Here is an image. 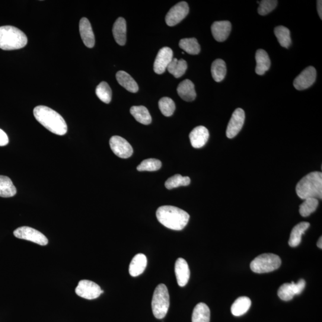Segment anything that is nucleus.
<instances>
[{
  "mask_svg": "<svg viewBox=\"0 0 322 322\" xmlns=\"http://www.w3.org/2000/svg\"><path fill=\"white\" fill-rule=\"evenodd\" d=\"M14 234L16 238L21 239V240H27L34 242V243L45 246L48 244L47 238L42 233L32 228L24 226V227L19 228L15 230Z\"/></svg>",
  "mask_w": 322,
  "mask_h": 322,
  "instance_id": "nucleus-7",
  "label": "nucleus"
},
{
  "mask_svg": "<svg viewBox=\"0 0 322 322\" xmlns=\"http://www.w3.org/2000/svg\"><path fill=\"white\" fill-rule=\"evenodd\" d=\"M28 38L23 32L13 26L0 27V49L14 50L27 45Z\"/></svg>",
  "mask_w": 322,
  "mask_h": 322,
  "instance_id": "nucleus-4",
  "label": "nucleus"
},
{
  "mask_svg": "<svg viewBox=\"0 0 322 322\" xmlns=\"http://www.w3.org/2000/svg\"><path fill=\"white\" fill-rule=\"evenodd\" d=\"M296 192L302 199H321L322 174L315 171L306 175L296 186Z\"/></svg>",
  "mask_w": 322,
  "mask_h": 322,
  "instance_id": "nucleus-3",
  "label": "nucleus"
},
{
  "mask_svg": "<svg viewBox=\"0 0 322 322\" xmlns=\"http://www.w3.org/2000/svg\"><path fill=\"white\" fill-rule=\"evenodd\" d=\"M318 205V200L315 198H308L299 206V213L301 216L306 218L316 210Z\"/></svg>",
  "mask_w": 322,
  "mask_h": 322,
  "instance_id": "nucleus-34",
  "label": "nucleus"
},
{
  "mask_svg": "<svg viewBox=\"0 0 322 322\" xmlns=\"http://www.w3.org/2000/svg\"><path fill=\"white\" fill-rule=\"evenodd\" d=\"M95 94L99 99L105 103H110L112 100V90L109 84L101 82L95 89Z\"/></svg>",
  "mask_w": 322,
  "mask_h": 322,
  "instance_id": "nucleus-33",
  "label": "nucleus"
},
{
  "mask_svg": "<svg viewBox=\"0 0 322 322\" xmlns=\"http://www.w3.org/2000/svg\"><path fill=\"white\" fill-rule=\"evenodd\" d=\"M110 144L112 151L117 157L121 158H129L133 154V149L125 139L119 136L112 137Z\"/></svg>",
  "mask_w": 322,
  "mask_h": 322,
  "instance_id": "nucleus-10",
  "label": "nucleus"
},
{
  "mask_svg": "<svg viewBox=\"0 0 322 322\" xmlns=\"http://www.w3.org/2000/svg\"><path fill=\"white\" fill-rule=\"evenodd\" d=\"M310 226V223L308 222H301L293 228L289 240L290 247H296L300 244L302 235L307 230Z\"/></svg>",
  "mask_w": 322,
  "mask_h": 322,
  "instance_id": "nucleus-21",
  "label": "nucleus"
},
{
  "mask_svg": "<svg viewBox=\"0 0 322 322\" xmlns=\"http://www.w3.org/2000/svg\"><path fill=\"white\" fill-rule=\"evenodd\" d=\"M227 72L226 63L222 59H216L213 62L211 66V74L212 78L216 82L223 80Z\"/></svg>",
  "mask_w": 322,
  "mask_h": 322,
  "instance_id": "nucleus-29",
  "label": "nucleus"
},
{
  "mask_svg": "<svg viewBox=\"0 0 322 322\" xmlns=\"http://www.w3.org/2000/svg\"><path fill=\"white\" fill-rule=\"evenodd\" d=\"M189 12L187 3L181 2L173 6L168 12L165 17L166 23L170 27H173L183 20Z\"/></svg>",
  "mask_w": 322,
  "mask_h": 322,
  "instance_id": "nucleus-9",
  "label": "nucleus"
},
{
  "mask_svg": "<svg viewBox=\"0 0 322 322\" xmlns=\"http://www.w3.org/2000/svg\"><path fill=\"white\" fill-rule=\"evenodd\" d=\"M9 138L4 131L0 129V146H5L8 145Z\"/></svg>",
  "mask_w": 322,
  "mask_h": 322,
  "instance_id": "nucleus-40",
  "label": "nucleus"
},
{
  "mask_svg": "<svg viewBox=\"0 0 322 322\" xmlns=\"http://www.w3.org/2000/svg\"><path fill=\"white\" fill-rule=\"evenodd\" d=\"M256 59V72L258 75H263L270 68L271 62L269 56L265 50L259 49L257 51Z\"/></svg>",
  "mask_w": 322,
  "mask_h": 322,
  "instance_id": "nucleus-23",
  "label": "nucleus"
},
{
  "mask_svg": "<svg viewBox=\"0 0 322 322\" xmlns=\"http://www.w3.org/2000/svg\"><path fill=\"white\" fill-rule=\"evenodd\" d=\"M175 273L178 285L181 287L186 286L189 281L190 272L189 266L183 258H178L175 262Z\"/></svg>",
  "mask_w": 322,
  "mask_h": 322,
  "instance_id": "nucleus-15",
  "label": "nucleus"
},
{
  "mask_svg": "<svg viewBox=\"0 0 322 322\" xmlns=\"http://www.w3.org/2000/svg\"><path fill=\"white\" fill-rule=\"evenodd\" d=\"M173 59V52L170 47H165L159 51L156 57L154 70L157 74H162L167 69Z\"/></svg>",
  "mask_w": 322,
  "mask_h": 322,
  "instance_id": "nucleus-12",
  "label": "nucleus"
},
{
  "mask_svg": "<svg viewBox=\"0 0 322 322\" xmlns=\"http://www.w3.org/2000/svg\"><path fill=\"white\" fill-rule=\"evenodd\" d=\"M130 113L137 121L144 125L152 122V117L147 108L143 106H134L131 108Z\"/></svg>",
  "mask_w": 322,
  "mask_h": 322,
  "instance_id": "nucleus-25",
  "label": "nucleus"
},
{
  "mask_svg": "<svg viewBox=\"0 0 322 322\" xmlns=\"http://www.w3.org/2000/svg\"><path fill=\"white\" fill-rule=\"evenodd\" d=\"M75 293L83 298L94 299L99 297L103 291L97 283L91 280H82L79 282Z\"/></svg>",
  "mask_w": 322,
  "mask_h": 322,
  "instance_id": "nucleus-8",
  "label": "nucleus"
},
{
  "mask_svg": "<svg viewBox=\"0 0 322 322\" xmlns=\"http://www.w3.org/2000/svg\"><path fill=\"white\" fill-rule=\"evenodd\" d=\"M192 322H209L210 310L208 305L200 302L194 308L192 317Z\"/></svg>",
  "mask_w": 322,
  "mask_h": 322,
  "instance_id": "nucleus-26",
  "label": "nucleus"
},
{
  "mask_svg": "<svg viewBox=\"0 0 322 322\" xmlns=\"http://www.w3.org/2000/svg\"><path fill=\"white\" fill-rule=\"evenodd\" d=\"M187 68L186 61L183 59L178 60L175 58L172 60L170 65L168 66L167 70L174 77L178 78L185 74Z\"/></svg>",
  "mask_w": 322,
  "mask_h": 322,
  "instance_id": "nucleus-28",
  "label": "nucleus"
},
{
  "mask_svg": "<svg viewBox=\"0 0 322 322\" xmlns=\"http://www.w3.org/2000/svg\"><path fill=\"white\" fill-rule=\"evenodd\" d=\"M113 33L115 40L120 46H124L127 41V25L125 19L119 18L115 22Z\"/></svg>",
  "mask_w": 322,
  "mask_h": 322,
  "instance_id": "nucleus-20",
  "label": "nucleus"
},
{
  "mask_svg": "<svg viewBox=\"0 0 322 322\" xmlns=\"http://www.w3.org/2000/svg\"><path fill=\"white\" fill-rule=\"evenodd\" d=\"M177 91L179 96L186 101H192L196 97L194 84L189 79H186L180 82Z\"/></svg>",
  "mask_w": 322,
  "mask_h": 322,
  "instance_id": "nucleus-18",
  "label": "nucleus"
},
{
  "mask_svg": "<svg viewBox=\"0 0 322 322\" xmlns=\"http://www.w3.org/2000/svg\"><path fill=\"white\" fill-rule=\"evenodd\" d=\"M281 263V259L278 256L272 253H266L255 258L251 263L250 267L254 273H266L279 269Z\"/></svg>",
  "mask_w": 322,
  "mask_h": 322,
  "instance_id": "nucleus-6",
  "label": "nucleus"
},
{
  "mask_svg": "<svg viewBox=\"0 0 322 322\" xmlns=\"http://www.w3.org/2000/svg\"><path fill=\"white\" fill-rule=\"evenodd\" d=\"M159 108L162 114L165 117H171L175 110L174 101L171 98L164 97L159 101Z\"/></svg>",
  "mask_w": 322,
  "mask_h": 322,
  "instance_id": "nucleus-35",
  "label": "nucleus"
},
{
  "mask_svg": "<svg viewBox=\"0 0 322 322\" xmlns=\"http://www.w3.org/2000/svg\"><path fill=\"white\" fill-rule=\"evenodd\" d=\"M317 247L320 249L322 248V238L320 237L317 241Z\"/></svg>",
  "mask_w": 322,
  "mask_h": 322,
  "instance_id": "nucleus-42",
  "label": "nucleus"
},
{
  "mask_svg": "<svg viewBox=\"0 0 322 322\" xmlns=\"http://www.w3.org/2000/svg\"><path fill=\"white\" fill-rule=\"evenodd\" d=\"M316 78V71L313 66H308L295 79L294 87L298 90H304L314 84Z\"/></svg>",
  "mask_w": 322,
  "mask_h": 322,
  "instance_id": "nucleus-13",
  "label": "nucleus"
},
{
  "mask_svg": "<svg viewBox=\"0 0 322 322\" xmlns=\"http://www.w3.org/2000/svg\"><path fill=\"white\" fill-rule=\"evenodd\" d=\"M170 307V295L167 287L159 284L156 288L152 301L153 313L156 318L162 319L165 317Z\"/></svg>",
  "mask_w": 322,
  "mask_h": 322,
  "instance_id": "nucleus-5",
  "label": "nucleus"
},
{
  "mask_svg": "<svg viewBox=\"0 0 322 322\" xmlns=\"http://www.w3.org/2000/svg\"><path fill=\"white\" fill-rule=\"evenodd\" d=\"M277 294L282 300L285 301L291 300L295 295L291 283H284L280 286Z\"/></svg>",
  "mask_w": 322,
  "mask_h": 322,
  "instance_id": "nucleus-37",
  "label": "nucleus"
},
{
  "mask_svg": "<svg viewBox=\"0 0 322 322\" xmlns=\"http://www.w3.org/2000/svg\"><path fill=\"white\" fill-rule=\"evenodd\" d=\"M291 283L295 295L300 294L304 289L306 284L305 280L302 279L299 280V281L296 283L294 282H292Z\"/></svg>",
  "mask_w": 322,
  "mask_h": 322,
  "instance_id": "nucleus-39",
  "label": "nucleus"
},
{
  "mask_svg": "<svg viewBox=\"0 0 322 322\" xmlns=\"http://www.w3.org/2000/svg\"><path fill=\"white\" fill-rule=\"evenodd\" d=\"M317 9L318 15H319L320 19H322V2L321 0H318L317 2Z\"/></svg>",
  "mask_w": 322,
  "mask_h": 322,
  "instance_id": "nucleus-41",
  "label": "nucleus"
},
{
  "mask_svg": "<svg viewBox=\"0 0 322 322\" xmlns=\"http://www.w3.org/2000/svg\"><path fill=\"white\" fill-rule=\"evenodd\" d=\"M232 30L231 22L227 21H217L211 26L212 36L218 42L227 40Z\"/></svg>",
  "mask_w": 322,
  "mask_h": 322,
  "instance_id": "nucleus-16",
  "label": "nucleus"
},
{
  "mask_svg": "<svg viewBox=\"0 0 322 322\" xmlns=\"http://www.w3.org/2000/svg\"><path fill=\"white\" fill-rule=\"evenodd\" d=\"M116 78L119 84L131 92H138L139 86L132 76L125 71H120L117 73Z\"/></svg>",
  "mask_w": 322,
  "mask_h": 322,
  "instance_id": "nucleus-22",
  "label": "nucleus"
},
{
  "mask_svg": "<svg viewBox=\"0 0 322 322\" xmlns=\"http://www.w3.org/2000/svg\"><path fill=\"white\" fill-rule=\"evenodd\" d=\"M275 34L280 46L286 49L291 46V34L289 29L283 26L277 27L275 29Z\"/></svg>",
  "mask_w": 322,
  "mask_h": 322,
  "instance_id": "nucleus-31",
  "label": "nucleus"
},
{
  "mask_svg": "<svg viewBox=\"0 0 322 322\" xmlns=\"http://www.w3.org/2000/svg\"><path fill=\"white\" fill-rule=\"evenodd\" d=\"M157 218L165 227L174 231H181L189 222L190 216L184 210L177 207L165 205L157 209Z\"/></svg>",
  "mask_w": 322,
  "mask_h": 322,
  "instance_id": "nucleus-2",
  "label": "nucleus"
},
{
  "mask_svg": "<svg viewBox=\"0 0 322 322\" xmlns=\"http://www.w3.org/2000/svg\"><path fill=\"white\" fill-rule=\"evenodd\" d=\"M147 258L145 255L138 254L133 258L129 267L130 275L133 277L138 276L144 272L147 266Z\"/></svg>",
  "mask_w": 322,
  "mask_h": 322,
  "instance_id": "nucleus-19",
  "label": "nucleus"
},
{
  "mask_svg": "<svg viewBox=\"0 0 322 322\" xmlns=\"http://www.w3.org/2000/svg\"><path fill=\"white\" fill-rule=\"evenodd\" d=\"M179 46L190 55H196L200 53V47L195 38H184L181 40Z\"/></svg>",
  "mask_w": 322,
  "mask_h": 322,
  "instance_id": "nucleus-30",
  "label": "nucleus"
},
{
  "mask_svg": "<svg viewBox=\"0 0 322 322\" xmlns=\"http://www.w3.org/2000/svg\"><path fill=\"white\" fill-rule=\"evenodd\" d=\"M17 190L11 178L0 175V196L11 197L17 194Z\"/></svg>",
  "mask_w": 322,
  "mask_h": 322,
  "instance_id": "nucleus-27",
  "label": "nucleus"
},
{
  "mask_svg": "<svg viewBox=\"0 0 322 322\" xmlns=\"http://www.w3.org/2000/svg\"><path fill=\"white\" fill-rule=\"evenodd\" d=\"M190 183V178L189 177H183L180 174H175L166 181L165 186L167 189L170 190L180 186H186Z\"/></svg>",
  "mask_w": 322,
  "mask_h": 322,
  "instance_id": "nucleus-32",
  "label": "nucleus"
},
{
  "mask_svg": "<svg viewBox=\"0 0 322 322\" xmlns=\"http://www.w3.org/2000/svg\"><path fill=\"white\" fill-rule=\"evenodd\" d=\"M209 134L208 129L203 126L194 128L189 135L191 145L194 148L199 149L205 146L208 142Z\"/></svg>",
  "mask_w": 322,
  "mask_h": 322,
  "instance_id": "nucleus-14",
  "label": "nucleus"
},
{
  "mask_svg": "<svg viewBox=\"0 0 322 322\" xmlns=\"http://www.w3.org/2000/svg\"><path fill=\"white\" fill-rule=\"evenodd\" d=\"M277 5L276 0H263L260 3L258 12L261 16H265L275 9Z\"/></svg>",
  "mask_w": 322,
  "mask_h": 322,
  "instance_id": "nucleus-38",
  "label": "nucleus"
},
{
  "mask_svg": "<svg viewBox=\"0 0 322 322\" xmlns=\"http://www.w3.org/2000/svg\"><path fill=\"white\" fill-rule=\"evenodd\" d=\"M161 162L158 159L151 158L143 161L137 167L139 171H155L161 168Z\"/></svg>",
  "mask_w": 322,
  "mask_h": 322,
  "instance_id": "nucleus-36",
  "label": "nucleus"
},
{
  "mask_svg": "<svg viewBox=\"0 0 322 322\" xmlns=\"http://www.w3.org/2000/svg\"><path fill=\"white\" fill-rule=\"evenodd\" d=\"M245 119V112L241 108H238L233 113L226 130V136L229 139L235 138L241 132Z\"/></svg>",
  "mask_w": 322,
  "mask_h": 322,
  "instance_id": "nucleus-11",
  "label": "nucleus"
},
{
  "mask_svg": "<svg viewBox=\"0 0 322 322\" xmlns=\"http://www.w3.org/2000/svg\"><path fill=\"white\" fill-rule=\"evenodd\" d=\"M251 301L247 296H241L232 304L231 311L235 316H241L246 313L250 309Z\"/></svg>",
  "mask_w": 322,
  "mask_h": 322,
  "instance_id": "nucleus-24",
  "label": "nucleus"
},
{
  "mask_svg": "<svg viewBox=\"0 0 322 322\" xmlns=\"http://www.w3.org/2000/svg\"><path fill=\"white\" fill-rule=\"evenodd\" d=\"M79 33L86 47L92 48L95 44V38L90 21L82 18L79 22Z\"/></svg>",
  "mask_w": 322,
  "mask_h": 322,
  "instance_id": "nucleus-17",
  "label": "nucleus"
},
{
  "mask_svg": "<svg viewBox=\"0 0 322 322\" xmlns=\"http://www.w3.org/2000/svg\"><path fill=\"white\" fill-rule=\"evenodd\" d=\"M34 115L41 125L55 135H65L68 127L63 117L55 111L45 106H38L34 108Z\"/></svg>",
  "mask_w": 322,
  "mask_h": 322,
  "instance_id": "nucleus-1",
  "label": "nucleus"
}]
</instances>
